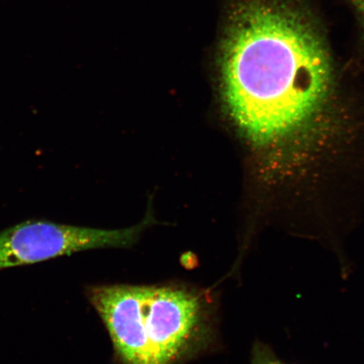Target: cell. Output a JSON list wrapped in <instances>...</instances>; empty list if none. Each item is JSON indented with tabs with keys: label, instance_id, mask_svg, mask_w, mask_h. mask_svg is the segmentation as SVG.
I'll list each match as a JSON object with an SVG mask.
<instances>
[{
	"label": "cell",
	"instance_id": "1",
	"mask_svg": "<svg viewBox=\"0 0 364 364\" xmlns=\"http://www.w3.org/2000/svg\"><path fill=\"white\" fill-rule=\"evenodd\" d=\"M233 14L222 66L230 115L255 146L294 152L333 115L328 49L311 17L294 4L244 0Z\"/></svg>",
	"mask_w": 364,
	"mask_h": 364
},
{
	"label": "cell",
	"instance_id": "2",
	"mask_svg": "<svg viewBox=\"0 0 364 364\" xmlns=\"http://www.w3.org/2000/svg\"><path fill=\"white\" fill-rule=\"evenodd\" d=\"M120 364H183L216 343L210 290L183 284L89 287Z\"/></svg>",
	"mask_w": 364,
	"mask_h": 364
},
{
	"label": "cell",
	"instance_id": "3",
	"mask_svg": "<svg viewBox=\"0 0 364 364\" xmlns=\"http://www.w3.org/2000/svg\"><path fill=\"white\" fill-rule=\"evenodd\" d=\"M153 223L149 213L127 229L101 230L31 220L0 232V270L30 265L84 250L127 248Z\"/></svg>",
	"mask_w": 364,
	"mask_h": 364
},
{
	"label": "cell",
	"instance_id": "4",
	"mask_svg": "<svg viewBox=\"0 0 364 364\" xmlns=\"http://www.w3.org/2000/svg\"><path fill=\"white\" fill-rule=\"evenodd\" d=\"M252 364H289L277 357V355L267 345L257 341L252 353Z\"/></svg>",
	"mask_w": 364,
	"mask_h": 364
},
{
	"label": "cell",
	"instance_id": "5",
	"mask_svg": "<svg viewBox=\"0 0 364 364\" xmlns=\"http://www.w3.org/2000/svg\"><path fill=\"white\" fill-rule=\"evenodd\" d=\"M355 6L358 9L359 13L361 14L363 20L364 21V0H351Z\"/></svg>",
	"mask_w": 364,
	"mask_h": 364
}]
</instances>
